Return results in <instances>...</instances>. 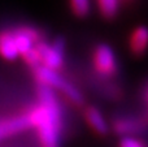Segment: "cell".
I'll return each instance as SVG.
<instances>
[{"instance_id": "cell-1", "label": "cell", "mask_w": 148, "mask_h": 147, "mask_svg": "<svg viewBox=\"0 0 148 147\" xmlns=\"http://www.w3.org/2000/svg\"><path fill=\"white\" fill-rule=\"evenodd\" d=\"M38 100L36 106L26 112L31 128L36 129L40 147H60L62 129L61 106L53 90L44 85L38 86Z\"/></svg>"}, {"instance_id": "cell-2", "label": "cell", "mask_w": 148, "mask_h": 147, "mask_svg": "<svg viewBox=\"0 0 148 147\" xmlns=\"http://www.w3.org/2000/svg\"><path fill=\"white\" fill-rule=\"evenodd\" d=\"M34 74H35V78L38 80L39 85L48 86L52 90L57 89L62 94H65L66 98L70 102H73L75 106H83L84 99H83L82 93L75 86H73L70 82H68L65 78H62L57 72L47 69V68L39 65V67H36L34 69Z\"/></svg>"}, {"instance_id": "cell-3", "label": "cell", "mask_w": 148, "mask_h": 147, "mask_svg": "<svg viewBox=\"0 0 148 147\" xmlns=\"http://www.w3.org/2000/svg\"><path fill=\"white\" fill-rule=\"evenodd\" d=\"M35 49L39 55L40 65L47 69L57 72V69L64 64V52H65V39L59 36L53 43L48 44L40 41L35 44Z\"/></svg>"}, {"instance_id": "cell-4", "label": "cell", "mask_w": 148, "mask_h": 147, "mask_svg": "<svg viewBox=\"0 0 148 147\" xmlns=\"http://www.w3.org/2000/svg\"><path fill=\"white\" fill-rule=\"evenodd\" d=\"M94 65L95 69L101 76L109 77L117 72V63L113 49L108 44H99L94 51Z\"/></svg>"}, {"instance_id": "cell-5", "label": "cell", "mask_w": 148, "mask_h": 147, "mask_svg": "<svg viewBox=\"0 0 148 147\" xmlns=\"http://www.w3.org/2000/svg\"><path fill=\"white\" fill-rule=\"evenodd\" d=\"M112 129L116 134L122 137H133L135 134H142L148 129L147 121L135 117L121 116L113 120Z\"/></svg>"}, {"instance_id": "cell-6", "label": "cell", "mask_w": 148, "mask_h": 147, "mask_svg": "<svg viewBox=\"0 0 148 147\" xmlns=\"http://www.w3.org/2000/svg\"><path fill=\"white\" fill-rule=\"evenodd\" d=\"M13 35H14L18 54L22 56L30 52L35 47V44L40 42V35H39L38 30L30 27V26H22V27L13 30Z\"/></svg>"}, {"instance_id": "cell-7", "label": "cell", "mask_w": 148, "mask_h": 147, "mask_svg": "<svg viewBox=\"0 0 148 147\" xmlns=\"http://www.w3.org/2000/svg\"><path fill=\"white\" fill-rule=\"evenodd\" d=\"M31 128L30 119L26 113L0 120V141Z\"/></svg>"}, {"instance_id": "cell-8", "label": "cell", "mask_w": 148, "mask_h": 147, "mask_svg": "<svg viewBox=\"0 0 148 147\" xmlns=\"http://www.w3.org/2000/svg\"><path fill=\"white\" fill-rule=\"evenodd\" d=\"M84 119H86L87 124L90 125L92 130L99 135H107L109 132V125H108L107 120L104 119L103 113L100 112L99 108L94 106H90L84 109Z\"/></svg>"}, {"instance_id": "cell-9", "label": "cell", "mask_w": 148, "mask_h": 147, "mask_svg": "<svg viewBox=\"0 0 148 147\" xmlns=\"http://www.w3.org/2000/svg\"><path fill=\"white\" fill-rule=\"evenodd\" d=\"M130 51L135 56H142L147 51L148 47V27L147 26H139L133 31L130 36Z\"/></svg>"}, {"instance_id": "cell-10", "label": "cell", "mask_w": 148, "mask_h": 147, "mask_svg": "<svg viewBox=\"0 0 148 147\" xmlns=\"http://www.w3.org/2000/svg\"><path fill=\"white\" fill-rule=\"evenodd\" d=\"M0 55L7 60H16L20 56L13 30L0 31Z\"/></svg>"}, {"instance_id": "cell-11", "label": "cell", "mask_w": 148, "mask_h": 147, "mask_svg": "<svg viewBox=\"0 0 148 147\" xmlns=\"http://www.w3.org/2000/svg\"><path fill=\"white\" fill-rule=\"evenodd\" d=\"M100 12L105 18H113L118 10V0H97Z\"/></svg>"}, {"instance_id": "cell-12", "label": "cell", "mask_w": 148, "mask_h": 147, "mask_svg": "<svg viewBox=\"0 0 148 147\" xmlns=\"http://www.w3.org/2000/svg\"><path fill=\"white\" fill-rule=\"evenodd\" d=\"M70 8L75 16L86 17L91 10V3L90 0H70Z\"/></svg>"}, {"instance_id": "cell-13", "label": "cell", "mask_w": 148, "mask_h": 147, "mask_svg": "<svg viewBox=\"0 0 148 147\" xmlns=\"http://www.w3.org/2000/svg\"><path fill=\"white\" fill-rule=\"evenodd\" d=\"M120 147H147L142 139L135 137H122L120 139Z\"/></svg>"}]
</instances>
